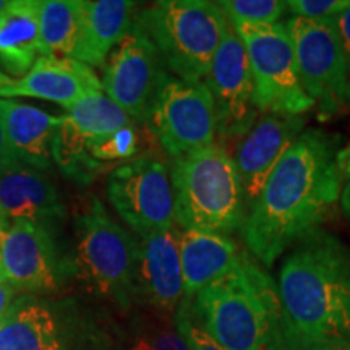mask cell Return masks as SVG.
<instances>
[{
  "instance_id": "9a60e30c",
  "label": "cell",
  "mask_w": 350,
  "mask_h": 350,
  "mask_svg": "<svg viewBox=\"0 0 350 350\" xmlns=\"http://www.w3.org/2000/svg\"><path fill=\"white\" fill-rule=\"evenodd\" d=\"M0 265L16 291L52 292L59 287L72 261L62 256L49 227L26 221L8 222L0 235Z\"/></svg>"
},
{
  "instance_id": "30bf717a",
  "label": "cell",
  "mask_w": 350,
  "mask_h": 350,
  "mask_svg": "<svg viewBox=\"0 0 350 350\" xmlns=\"http://www.w3.org/2000/svg\"><path fill=\"white\" fill-rule=\"evenodd\" d=\"M106 195L138 239L175 227L174 193L164 163L139 156L109 174Z\"/></svg>"
},
{
  "instance_id": "f1b7e54d",
  "label": "cell",
  "mask_w": 350,
  "mask_h": 350,
  "mask_svg": "<svg viewBox=\"0 0 350 350\" xmlns=\"http://www.w3.org/2000/svg\"><path fill=\"white\" fill-rule=\"evenodd\" d=\"M150 340L152 350H190L175 325L165 321V317L161 319H146L138 326Z\"/></svg>"
},
{
  "instance_id": "6da1fadb",
  "label": "cell",
  "mask_w": 350,
  "mask_h": 350,
  "mask_svg": "<svg viewBox=\"0 0 350 350\" xmlns=\"http://www.w3.org/2000/svg\"><path fill=\"white\" fill-rule=\"evenodd\" d=\"M339 151V135L304 130L269 175L243 224L248 250L266 268L334 213L344 187Z\"/></svg>"
},
{
  "instance_id": "ffe728a7",
  "label": "cell",
  "mask_w": 350,
  "mask_h": 350,
  "mask_svg": "<svg viewBox=\"0 0 350 350\" xmlns=\"http://www.w3.org/2000/svg\"><path fill=\"white\" fill-rule=\"evenodd\" d=\"M137 3L129 0H81V33L70 59L104 68L113 46L130 31Z\"/></svg>"
},
{
  "instance_id": "9c48e42d",
  "label": "cell",
  "mask_w": 350,
  "mask_h": 350,
  "mask_svg": "<svg viewBox=\"0 0 350 350\" xmlns=\"http://www.w3.org/2000/svg\"><path fill=\"white\" fill-rule=\"evenodd\" d=\"M295 51L301 86L318 107L319 119L350 106V68L334 18L286 21Z\"/></svg>"
},
{
  "instance_id": "8992f818",
  "label": "cell",
  "mask_w": 350,
  "mask_h": 350,
  "mask_svg": "<svg viewBox=\"0 0 350 350\" xmlns=\"http://www.w3.org/2000/svg\"><path fill=\"white\" fill-rule=\"evenodd\" d=\"M138 239L112 219L103 201L86 198L75 217L72 274L91 292L122 310L135 301Z\"/></svg>"
},
{
  "instance_id": "e575fe53",
  "label": "cell",
  "mask_w": 350,
  "mask_h": 350,
  "mask_svg": "<svg viewBox=\"0 0 350 350\" xmlns=\"http://www.w3.org/2000/svg\"><path fill=\"white\" fill-rule=\"evenodd\" d=\"M340 204H342L344 214L350 219V180L344 183L342 193H340Z\"/></svg>"
},
{
  "instance_id": "e0dca14e",
  "label": "cell",
  "mask_w": 350,
  "mask_h": 350,
  "mask_svg": "<svg viewBox=\"0 0 350 350\" xmlns=\"http://www.w3.org/2000/svg\"><path fill=\"white\" fill-rule=\"evenodd\" d=\"M178 240L180 230L175 227L138 239L135 301L161 317L177 312L185 295Z\"/></svg>"
},
{
  "instance_id": "f546056e",
  "label": "cell",
  "mask_w": 350,
  "mask_h": 350,
  "mask_svg": "<svg viewBox=\"0 0 350 350\" xmlns=\"http://www.w3.org/2000/svg\"><path fill=\"white\" fill-rule=\"evenodd\" d=\"M350 8V0H288L287 10L300 18H336Z\"/></svg>"
},
{
  "instance_id": "ac0fdd59",
  "label": "cell",
  "mask_w": 350,
  "mask_h": 350,
  "mask_svg": "<svg viewBox=\"0 0 350 350\" xmlns=\"http://www.w3.org/2000/svg\"><path fill=\"white\" fill-rule=\"evenodd\" d=\"M93 93H103V81L93 68L68 57H38L21 78L0 73V98H38L68 109Z\"/></svg>"
},
{
  "instance_id": "8d00e7d4",
  "label": "cell",
  "mask_w": 350,
  "mask_h": 350,
  "mask_svg": "<svg viewBox=\"0 0 350 350\" xmlns=\"http://www.w3.org/2000/svg\"><path fill=\"white\" fill-rule=\"evenodd\" d=\"M2 282H7V279H5V274H3L2 265H0V284H2Z\"/></svg>"
},
{
  "instance_id": "ba28073f",
  "label": "cell",
  "mask_w": 350,
  "mask_h": 350,
  "mask_svg": "<svg viewBox=\"0 0 350 350\" xmlns=\"http://www.w3.org/2000/svg\"><path fill=\"white\" fill-rule=\"evenodd\" d=\"M239 34L253 80V103L260 112L301 116L314 103L301 86L295 51L286 25H232Z\"/></svg>"
},
{
  "instance_id": "603a6c76",
  "label": "cell",
  "mask_w": 350,
  "mask_h": 350,
  "mask_svg": "<svg viewBox=\"0 0 350 350\" xmlns=\"http://www.w3.org/2000/svg\"><path fill=\"white\" fill-rule=\"evenodd\" d=\"M41 0H12L0 13V67L5 75L21 78L39 54Z\"/></svg>"
},
{
  "instance_id": "484cf974",
  "label": "cell",
  "mask_w": 350,
  "mask_h": 350,
  "mask_svg": "<svg viewBox=\"0 0 350 350\" xmlns=\"http://www.w3.org/2000/svg\"><path fill=\"white\" fill-rule=\"evenodd\" d=\"M138 151V131L135 124L126 125L113 133L94 139L88 144L86 154L99 165L124 163Z\"/></svg>"
},
{
  "instance_id": "d4e9b609",
  "label": "cell",
  "mask_w": 350,
  "mask_h": 350,
  "mask_svg": "<svg viewBox=\"0 0 350 350\" xmlns=\"http://www.w3.org/2000/svg\"><path fill=\"white\" fill-rule=\"evenodd\" d=\"M217 3L230 25H274L287 10V2L282 0H222Z\"/></svg>"
},
{
  "instance_id": "44dd1931",
  "label": "cell",
  "mask_w": 350,
  "mask_h": 350,
  "mask_svg": "<svg viewBox=\"0 0 350 350\" xmlns=\"http://www.w3.org/2000/svg\"><path fill=\"white\" fill-rule=\"evenodd\" d=\"M185 299L191 300L204 287L237 269L245 252L226 235L183 230L178 240Z\"/></svg>"
},
{
  "instance_id": "52a82bcc",
  "label": "cell",
  "mask_w": 350,
  "mask_h": 350,
  "mask_svg": "<svg viewBox=\"0 0 350 350\" xmlns=\"http://www.w3.org/2000/svg\"><path fill=\"white\" fill-rule=\"evenodd\" d=\"M111 334L75 300L16 299L0 321V350H113Z\"/></svg>"
},
{
  "instance_id": "2e32d148",
  "label": "cell",
  "mask_w": 350,
  "mask_h": 350,
  "mask_svg": "<svg viewBox=\"0 0 350 350\" xmlns=\"http://www.w3.org/2000/svg\"><path fill=\"white\" fill-rule=\"evenodd\" d=\"M304 129L305 119L301 116L265 113L235 146L232 159L239 174L247 214L260 198L275 165L304 133Z\"/></svg>"
},
{
  "instance_id": "836d02e7",
  "label": "cell",
  "mask_w": 350,
  "mask_h": 350,
  "mask_svg": "<svg viewBox=\"0 0 350 350\" xmlns=\"http://www.w3.org/2000/svg\"><path fill=\"white\" fill-rule=\"evenodd\" d=\"M16 294H18V291L10 282L0 284V321L12 310L13 304L16 301Z\"/></svg>"
},
{
  "instance_id": "277c9868",
  "label": "cell",
  "mask_w": 350,
  "mask_h": 350,
  "mask_svg": "<svg viewBox=\"0 0 350 350\" xmlns=\"http://www.w3.org/2000/svg\"><path fill=\"white\" fill-rule=\"evenodd\" d=\"M170 183L175 222L183 230L229 237L243 227L247 208L237 169L219 143L175 157Z\"/></svg>"
},
{
  "instance_id": "83f0119b",
  "label": "cell",
  "mask_w": 350,
  "mask_h": 350,
  "mask_svg": "<svg viewBox=\"0 0 350 350\" xmlns=\"http://www.w3.org/2000/svg\"><path fill=\"white\" fill-rule=\"evenodd\" d=\"M175 327L190 350H226L195 321L191 314V301L185 299L175 312Z\"/></svg>"
},
{
  "instance_id": "74e56055",
  "label": "cell",
  "mask_w": 350,
  "mask_h": 350,
  "mask_svg": "<svg viewBox=\"0 0 350 350\" xmlns=\"http://www.w3.org/2000/svg\"><path fill=\"white\" fill-rule=\"evenodd\" d=\"M7 5H8V2H5V0H0V13L5 10Z\"/></svg>"
},
{
  "instance_id": "7c38bea8",
  "label": "cell",
  "mask_w": 350,
  "mask_h": 350,
  "mask_svg": "<svg viewBox=\"0 0 350 350\" xmlns=\"http://www.w3.org/2000/svg\"><path fill=\"white\" fill-rule=\"evenodd\" d=\"M209 93L216 112V137L219 144L229 152L260 119L253 103V80L250 62L234 26L222 38L206 73Z\"/></svg>"
},
{
  "instance_id": "5b68a950",
  "label": "cell",
  "mask_w": 350,
  "mask_h": 350,
  "mask_svg": "<svg viewBox=\"0 0 350 350\" xmlns=\"http://www.w3.org/2000/svg\"><path fill=\"white\" fill-rule=\"evenodd\" d=\"M133 20L156 46L165 70L188 83L206 78L229 28L219 3L208 0H163Z\"/></svg>"
},
{
  "instance_id": "cb8c5ba5",
  "label": "cell",
  "mask_w": 350,
  "mask_h": 350,
  "mask_svg": "<svg viewBox=\"0 0 350 350\" xmlns=\"http://www.w3.org/2000/svg\"><path fill=\"white\" fill-rule=\"evenodd\" d=\"M81 33V0H42L39 12V54L68 57Z\"/></svg>"
},
{
  "instance_id": "5bb4252c",
  "label": "cell",
  "mask_w": 350,
  "mask_h": 350,
  "mask_svg": "<svg viewBox=\"0 0 350 350\" xmlns=\"http://www.w3.org/2000/svg\"><path fill=\"white\" fill-rule=\"evenodd\" d=\"M131 124L129 113L106 94L86 96L60 116L52 142V161L67 177L90 183L104 167L88 157V144Z\"/></svg>"
},
{
  "instance_id": "d590c367",
  "label": "cell",
  "mask_w": 350,
  "mask_h": 350,
  "mask_svg": "<svg viewBox=\"0 0 350 350\" xmlns=\"http://www.w3.org/2000/svg\"><path fill=\"white\" fill-rule=\"evenodd\" d=\"M8 226V222H7V219L2 216V214H0V235H2V232H3V229H5V227Z\"/></svg>"
},
{
  "instance_id": "7a4b0ae2",
  "label": "cell",
  "mask_w": 350,
  "mask_h": 350,
  "mask_svg": "<svg viewBox=\"0 0 350 350\" xmlns=\"http://www.w3.org/2000/svg\"><path fill=\"white\" fill-rule=\"evenodd\" d=\"M278 294L300 334L350 344V248L325 230L306 235L282 262Z\"/></svg>"
},
{
  "instance_id": "3957f363",
  "label": "cell",
  "mask_w": 350,
  "mask_h": 350,
  "mask_svg": "<svg viewBox=\"0 0 350 350\" xmlns=\"http://www.w3.org/2000/svg\"><path fill=\"white\" fill-rule=\"evenodd\" d=\"M191 301L195 321L226 350H266L282 306L278 286L250 255Z\"/></svg>"
},
{
  "instance_id": "4dcf8cb0",
  "label": "cell",
  "mask_w": 350,
  "mask_h": 350,
  "mask_svg": "<svg viewBox=\"0 0 350 350\" xmlns=\"http://www.w3.org/2000/svg\"><path fill=\"white\" fill-rule=\"evenodd\" d=\"M20 165H25V164L20 163V159L16 157L15 151L12 150L5 133V126H3L2 116H0V175L8 172V170L20 167Z\"/></svg>"
},
{
  "instance_id": "4316f807",
  "label": "cell",
  "mask_w": 350,
  "mask_h": 350,
  "mask_svg": "<svg viewBox=\"0 0 350 350\" xmlns=\"http://www.w3.org/2000/svg\"><path fill=\"white\" fill-rule=\"evenodd\" d=\"M266 350H350V344L331 339H313L300 334L281 313L271 331Z\"/></svg>"
},
{
  "instance_id": "1f68e13d",
  "label": "cell",
  "mask_w": 350,
  "mask_h": 350,
  "mask_svg": "<svg viewBox=\"0 0 350 350\" xmlns=\"http://www.w3.org/2000/svg\"><path fill=\"white\" fill-rule=\"evenodd\" d=\"M336 26H338L340 42H342V49L345 54V59H347L349 68H350V8L344 10L340 15L334 18Z\"/></svg>"
},
{
  "instance_id": "7402d4cb",
  "label": "cell",
  "mask_w": 350,
  "mask_h": 350,
  "mask_svg": "<svg viewBox=\"0 0 350 350\" xmlns=\"http://www.w3.org/2000/svg\"><path fill=\"white\" fill-rule=\"evenodd\" d=\"M0 116L8 143L20 163L41 170L49 169L60 116H51L42 109L12 99H0Z\"/></svg>"
},
{
  "instance_id": "d6986e66",
  "label": "cell",
  "mask_w": 350,
  "mask_h": 350,
  "mask_svg": "<svg viewBox=\"0 0 350 350\" xmlns=\"http://www.w3.org/2000/svg\"><path fill=\"white\" fill-rule=\"evenodd\" d=\"M0 214L7 222L26 221L51 229L64 219L65 204L41 169L20 165L0 175Z\"/></svg>"
},
{
  "instance_id": "d6a6232c",
  "label": "cell",
  "mask_w": 350,
  "mask_h": 350,
  "mask_svg": "<svg viewBox=\"0 0 350 350\" xmlns=\"http://www.w3.org/2000/svg\"><path fill=\"white\" fill-rule=\"evenodd\" d=\"M117 344V342H116ZM113 350H152L150 340H148L144 332L137 326L131 332L130 338L122 340L119 345H116Z\"/></svg>"
},
{
  "instance_id": "4fadbf2b",
  "label": "cell",
  "mask_w": 350,
  "mask_h": 350,
  "mask_svg": "<svg viewBox=\"0 0 350 350\" xmlns=\"http://www.w3.org/2000/svg\"><path fill=\"white\" fill-rule=\"evenodd\" d=\"M167 75L156 46L133 20L104 65L103 90L131 119L146 124Z\"/></svg>"
},
{
  "instance_id": "8fae6325",
  "label": "cell",
  "mask_w": 350,
  "mask_h": 350,
  "mask_svg": "<svg viewBox=\"0 0 350 350\" xmlns=\"http://www.w3.org/2000/svg\"><path fill=\"white\" fill-rule=\"evenodd\" d=\"M146 124L174 159L216 143L214 100L203 81L188 83L167 75Z\"/></svg>"
}]
</instances>
